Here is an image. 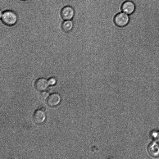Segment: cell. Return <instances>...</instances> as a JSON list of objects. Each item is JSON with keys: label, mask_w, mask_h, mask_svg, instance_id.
I'll list each match as a JSON object with an SVG mask.
<instances>
[{"label": "cell", "mask_w": 159, "mask_h": 159, "mask_svg": "<svg viewBox=\"0 0 159 159\" xmlns=\"http://www.w3.org/2000/svg\"><path fill=\"white\" fill-rule=\"evenodd\" d=\"M158 133V131L153 130L150 132V136L152 139L155 140L157 136Z\"/></svg>", "instance_id": "cell-11"}, {"label": "cell", "mask_w": 159, "mask_h": 159, "mask_svg": "<svg viewBox=\"0 0 159 159\" xmlns=\"http://www.w3.org/2000/svg\"><path fill=\"white\" fill-rule=\"evenodd\" d=\"M61 101V97L57 93H53L51 94L47 100L48 104L51 107L55 106L58 105Z\"/></svg>", "instance_id": "cell-8"}, {"label": "cell", "mask_w": 159, "mask_h": 159, "mask_svg": "<svg viewBox=\"0 0 159 159\" xmlns=\"http://www.w3.org/2000/svg\"><path fill=\"white\" fill-rule=\"evenodd\" d=\"M130 20V17L125 13L121 11L116 14L113 18L115 25L119 27H123L128 25Z\"/></svg>", "instance_id": "cell-2"}, {"label": "cell", "mask_w": 159, "mask_h": 159, "mask_svg": "<svg viewBox=\"0 0 159 159\" xmlns=\"http://www.w3.org/2000/svg\"><path fill=\"white\" fill-rule=\"evenodd\" d=\"M2 23L8 26L14 25L17 20V16L16 14L11 10H6L0 15Z\"/></svg>", "instance_id": "cell-1"}, {"label": "cell", "mask_w": 159, "mask_h": 159, "mask_svg": "<svg viewBox=\"0 0 159 159\" xmlns=\"http://www.w3.org/2000/svg\"><path fill=\"white\" fill-rule=\"evenodd\" d=\"M48 81L49 84L50 85H54L57 83L56 79L54 77L50 78Z\"/></svg>", "instance_id": "cell-12"}, {"label": "cell", "mask_w": 159, "mask_h": 159, "mask_svg": "<svg viewBox=\"0 0 159 159\" xmlns=\"http://www.w3.org/2000/svg\"><path fill=\"white\" fill-rule=\"evenodd\" d=\"M49 85L48 81L44 78H40L36 80L34 87L38 91H41L46 89Z\"/></svg>", "instance_id": "cell-6"}, {"label": "cell", "mask_w": 159, "mask_h": 159, "mask_svg": "<svg viewBox=\"0 0 159 159\" xmlns=\"http://www.w3.org/2000/svg\"><path fill=\"white\" fill-rule=\"evenodd\" d=\"M61 18L64 20H72L75 15V11L71 6L67 5L64 7L60 12Z\"/></svg>", "instance_id": "cell-3"}, {"label": "cell", "mask_w": 159, "mask_h": 159, "mask_svg": "<svg viewBox=\"0 0 159 159\" xmlns=\"http://www.w3.org/2000/svg\"><path fill=\"white\" fill-rule=\"evenodd\" d=\"M155 140L157 141V142L158 143H159V131H158V133L157 136V138Z\"/></svg>", "instance_id": "cell-13"}, {"label": "cell", "mask_w": 159, "mask_h": 159, "mask_svg": "<svg viewBox=\"0 0 159 159\" xmlns=\"http://www.w3.org/2000/svg\"><path fill=\"white\" fill-rule=\"evenodd\" d=\"M44 111L41 109L36 110L33 116L34 121L36 124H40L43 123L46 119V115Z\"/></svg>", "instance_id": "cell-7"}, {"label": "cell", "mask_w": 159, "mask_h": 159, "mask_svg": "<svg viewBox=\"0 0 159 159\" xmlns=\"http://www.w3.org/2000/svg\"><path fill=\"white\" fill-rule=\"evenodd\" d=\"M20 0L24 1H25V0Z\"/></svg>", "instance_id": "cell-14"}, {"label": "cell", "mask_w": 159, "mask_h": 159, "mask_svg": "<svg viewBox=\"0 0 159 159\" xmlns=\"http://www.w3.org/2000/svg\"><path fill=\"white\" fill-rule=\"evenodd\" d=\"M74 26V23L71 20H65L62 23L61 27L64 32H68L71 31Z\"/></svg>", "instance_id": "cell-9"}, {"label": "cell", "mask_w": 159, "mask_h": 159, "mask_svg": "<svg viewBox=\"0 0 159 159\" xmlns=\"http://www.w3.org/2000/svg\"><path fill=\"white\" fill-rule=\"evenodd\" d=\"M48 95L49 94L48 92L44 91L40 93L39 98L41 99L44 100L48 98Z\"/></svg>", "instance_id": "cell-10"}, {"label": "cell", "mask_w": 159, "mask_h": 159, "mask_svg": "<svg viewBox=\"0 0 159 159\" xmlns=\"http://www.w3.org/2000/svg\"><path fill=\"white\" fill-rule=\"evenodd\" d=\"M147 150L149 154L152 157H159V143L157 142H152L148 145Z\"/></svg>", "instance_id": "cell-5"}, {"label": "cell", "mask_w": 159, "mask_h": 159, "mask_svg": "<svg viewBox=\"0 0 159 159\" xmlns=\"http://www.w3.org/2000/svg\"><path fill=\"white\" fill-rule=\"evenodd\" d=\"M134 3L131 1L127 0L124 2L121 6V11L130 15L133 14L135 10Z\"/></svg>", "instance_id": "cell-4"}]
</instances>
